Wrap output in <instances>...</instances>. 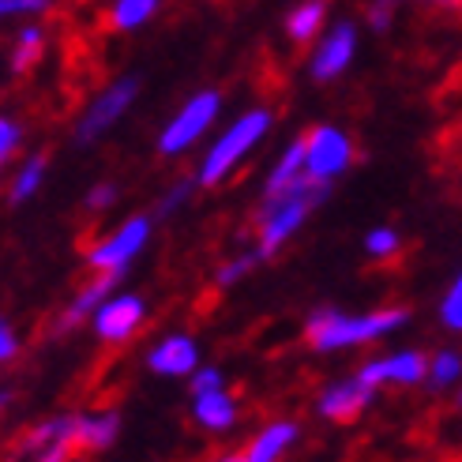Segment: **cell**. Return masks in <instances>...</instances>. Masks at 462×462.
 <instances>
[{"mask_svg":"<svg viewBox=\"0 0 462 462\" xmlns=\"http://www.w3.org/2000/svg\"><path fill=\"white\" fill-rule=\"evenodd\" d=\"M425 373H429L425 354L402 350V354H391V357H380V361H368L361 373H357V380H361L365 387L376 391V387L387 383V380H395V383H421Z\"/></svg>","mask_w":462,"mask_h":462,"instance_id":"30bf717a","label":"cell"},{"mask_svg":"<svg viewBox=\"0 0 462 462\" xmlns=\"http://www.w3.org/2000/svg\"><path fill=\"white\" fill-rule=\"evenodd\" d=\"M373 395H376V391L365 387L357 376H354V380H342V383L328 387V391L319 395V413H323L328 421L350 425V421H357L361 413H365V406L373 402Z\"/></svg>","mask_w":462,"mask_h":462,"instance_id":"8fae6325","label":"cell"},{"mask_svg":"<svg viewBox=\"0 0 462 462\" xmlns=\"http://www.w3.org/2000/svg\"><path fill=\"white\" fill-rule=\"evenodd\" d=\"M42 177H45V154H34L27 166H23V173L15 177V184H12V203H27L38 192Z\"/></svg>","mask_w":462,"mask_h":462,"instance_id":"7402d4cb","label":"cell"},{"mask_svg":"<svg viewBox=\"0 0 462 462\" xmlns=\"http://www.w3.org/2000/svg\"><path fill=\"white\" fill-rule=\"evenodd\" d=\"M354 162V143L350 135L331 128V125H319L309 140H305V177L319 180V184H331L338 173L350 170Z\"/></svg>","mask_w":462,"mask_h":462,"instance_id":"277c9868","label":"cell"},{"mask_svg":"<svg viewBox=\"0 0 462 462\" xmlns=\"http://www.w3.org/2000/svg\"><path fill=\"white\" fill-rule=\"evenodd\" d=\"M5 328H8V323H5V316H0V331H5Z\"/></svg>","mask_w":462,"mask_h":462,"instance_id":"d590c367","label":"cell"},{"mask_svg":"<svg viewBox=\"0 0 462 462\" xmlns=\"http://www.w3.org/2000/svg\"><path fill=\"white\" fill-rule=\"evenodd\" d=\"M143 316H147L143 297H135V293L106 297V301L98 305V312H95V331L106 342H125V338H132L135 331H140Z\"/></svg>","mask_w":462,"mask_h":462,"instance_id":"ba28073f","label":"cell"},{"mask_svg":"<svg viewBox=\"0 0 462 462\" xmlns=\"http://www.w3.org/2000/svg\"><path fill=\"white\" fill-rule=\"evenodd\" d=\"M297 440V425L293 421H274L267 425L256 440H252V448L245 451L248 462H279V455Z\"/></svg>","mask_w":462,"mask_h":462,"instance_id":"2e32d148","label":"cell"},{"mask_svg":"<svg viewBox=\"0 0 462 462\" xmlns=\"http://www.w3.org/2000/svg\"><path fill=\"white\" fill-rule=\"evenodd\" d=\"M42 45H45V34L42 27H23L19 38H15V50H12V72H31L34 60L42 57Z\"/></svg>","mask_w":462,"mask_h":462,"instance_id":"d6986e66","label":"cell"},{"mask_svg":"<svg viewBox=\"0 0 462 462\" xmlns=\"http://www.w3.org/2000/svg\"><path fill=\"white\" fill-rule=\"evenodd\" d=\"M458 373H462L458 354H455V350H440V354H436V357L429 361L425 380H429V387H432V391H444V387H451V383L458 380Z\"/></svg>","mask_w":462,"mask_h":462,"instance_id":"44dd1931","label":"cell"},{"mask_svg":"<svg viewBox=\"0 0 462 462\" xmlns=\"http://www.w3.org/2000/svg\"><path fill=\"white\" fill-rule=\"evenodd\" d=\"M121 432V418L117 413H83V418H72V448L83 451H106L113 448Z\"/></svg>","mask_w":462,"mask_h":462,"instance_id":"4fadbf2b","label":"cell"},{"mask_svg":"<svg viewBox=\"0 0 462 462\" xmlns=\"http://www.w3.org/2000/svg\"><path fill=\"white\" fill-rule=\"evenodd\" d=\"M19 140H23V132H19V125H12V121H5L0 117V166L12 158V151L19 147Z\"/></svg>","mask_w":462,"mask_h":462,"instance_id":"83f0119b","label":"cell"},{"mask_svg":"<svg viewBox=\"0 0 462 462\" xmlns=\"http://www.w3.org/2000/svg\"><path fill=\"white\" fill-rule=\"evenodd\" d=\"M45 8H50V0H0V19L23 12H45Z\"/></svg>","mask_w":462,"mask_h":462,"instance_id":"f546056e","label":"cell"},{"mask_svg":"<svg viewBox=\"0 0 462 462\" xmlns=\"http://www.w3.org/2000/svg\"><path fill=\"white\" fill-rule=\"evenodd\" d=\"M68 462H79V458H68Z\"/></svg>","mask_w":462,"mask_h":462,"instance_id":"8d00e7d4","label":"cell"},{"mask_svg":"<svg viewBox=\"0 0 462 462\" xmlns=\"http://www.w3.org/2000/svg\"><path fill=\"white\" fill-rule=\"evenodd\" d=\"M365 248H368V256L387 260V256H395L399 252V234L395 229H373V234L365 237Z\"/></svg>","mask_w":462,"mask_h":462,"instance_id":"cb8c5ba5","label":"cell"},{"mask_svg":"<svg viewBox=\"0 0 462 462\" xmlns=\"http://www.w3.org/2000/svg\"><path fill=\"white\" fill-rule=\"evenodd\" d=\"M192 380H189V391H192V395H203V391H215V387H222V373H218V368H192V373H189Z\"/></svg>","mask_w":462,"mask_h":462,"instance_id":"4316f807","label":"cell"},{"mask_svg":"<svg viewBox=\"0 0 462 462\" xmlns=\"http://www.w3.org/2000/svg\"><path fill=\"white\" fill-rule=\"evenodd\" d=\"M151 237V218H132L125 222L117 234H109L102 245H95L87 252V263L95 267V271H125L135 256H140V248L147 245Z\"/></svg>","mask_w":462,"mask_h":462,"instance_id":"52a82bcc","label":"cell"},{"mask_svg":"<svg viewBox=\"0 0 462 462\" xmlns=\"http://www.w3.org/2000/svg\"><path fill=\"white\" fill-rule=\"evenodd\" d=\"M267 128H271V113L267 109H252V113H245L241 121L229 125L226 135L211 151H207L203 166H199V184H203V189H215L218 180H226V173L234 170L237 162L267 135Z\"/></svg>","mask_w":462,"mask_h":462,"instance_id":"3957f363","label":"cell"},{"mask_svg":"<svg viewBox=\"0 0 462 462\" xmlns=\"http://www.w3.org/2000/svg\"><path fill=\"white\" fill-rule=\"evenodd\" d=\"M323 15H328V8H323V0H305V5H297L290 15H286V34L297 42V45H309L319 27H323Z\"/></svg>","mask_w":462,"mask_h":462,"instance_id":"e0dca14e","label":"cell"},{"mask_svg":"<svg viewBox=\"0 0 462 462\" xmlns=\"http://www.w3.org/2000/svg\"><path fill=\"white\" fill-rule=\"evenodd\" d=\"M218 106H222L218 90H199V95L166 125V132H162V140H158V151L166 154V158L189 151V147L199 140V135L211 128V121L218 117Z\"/></svg>","mask_w":462,"mask_h":462,"instance_id":"5b68a950","label":"cell"},{"mask_svg":"<svg viewBox=\"0 0 462 462\" xmlns=\"http://www.w3.org/2000/svg\"><path fill=\"white\" fill-rule=\"evenodd\" d=\"M189 189H192V184H189V180H180V184H173V189H170V196H166V199H162V203H158V218H170V215L177 211V207H180L184 199H189Z\"/></svg>","mask_w":462,"mask_h":462,"instance_id":"f1b7e54d","label":"cell"},{"mask_svg":"<svg viewBox=\"0 0 462 462\" xmlns=\"http://www.w3.org/2000/svg\"><path fill=\"white\" fill-rule=\"evenodd\" d=\"M121 274H125V271H102L95 282H87V286L79 290L76 301L64 309V316H60V331H72V328H79V323H83V319H87V316L95 312V309L106 301V297H109V290L121 282Z\"/></svg>","mask_w":462,"mask_h":462,"instance_id":"5bb4252c","label":"cell"},{"mask_svg":"<svg viewBox=\"0 0 462 462\" xmlns=\"http://www.w3.org/2000/svg\"><path fill=\"white\" fill-rule=\"evenodd\" d=\"M192 399H196L192 413H196V421H199L203 429H211V432L234 429V421H237V402L229 399L222 387L203 391V395H192Z\"/></svg>","mask_w":462,"mask_h":462,"instance_id":"9a60e30c","label":"cell"},{"mask_svg":"<svg viewBox=\"0 0 462 462\" xmlns=\"http://www.w3.org/2000/svg\"><path fill=\"white\" fill-rule=\"evenodd\" d=\"M328 184L319 180H309V177H297L293 184H286V189H274L263 196L260 211H256V229H260V245H256V256L260 260H271L274 252H279L297 229H301V222L316 211V207L328 199Z\"/></svg>","mask_w":462,"mask_h":462,"instance_id":"6da1fadb","label":"cell"},{"mask_svg":"<svg viewBox=\"0 0 462 462\" xmlns=\"http://www.w3.org/2000/svg\"><path fill=\"white\" fill-rule=\"evenodd\" d=\"M8 402H12V395H8V391H0V410H5Z\"/></svg>","mask_w":462,"mask_h":462,"instance_id":"836d02e7","label":"cell"},{"mask_svg":"<svg viewBox=\"0 0 462 462\" xmlns=\"http://www.w3.org/2000/svg\"><path fill=\"white\" fill-rule=\"evenodd\" d=\"M410 319V309H380L373 316H346L338 309H316L305 323L309 346L319 354L342 350V346H361V342H376L391 335L395 328Z\"/></svg>","mask_w":462,"mask_h":462,"instance_id":"7a4b0ae2","label":"cell"},{"mask_svg":"<svg viewBox=\"0 0 462 462\" xmlns=\"http://www.w3.org/2000/svg\"><path fill=\"white\" fill-rule=\"evenodd\" d=\"M256 263H263V260L256 256V248H252V252H241L237 260H229L226 267H218V274H215V279H218V286H229V282L245 279V274H248L252 267H256Z\"/></svg>","mask_w":462,"mask_h":462,"instance_id":"603a6c76","label":"cell"},{"mask_svg":"<svg viewBox=\"0 0 462 462\" xmlns=\"http://www.w3.org/2000/svg\"><path fill=\"white\" fill-rule=\"evenodd\" d=\"M147 365H151V373H158V376H189L192 368L199 365V350H196V342L189 335H170L151 350Z\"/></svg>","mask_w":462,"mask_h":462,"instance_id":"7c38bea8","label":"cell"},{"mask_svg":"<svg viewBox=\"0 0 462 462\" xmlns=\"http://www.w3.org/2000/svg\"><path fill=\"white\" fill-rule=\"evenodd\" d=\"M354 45H357V31H354V23H335V27L328 31V38L319 42V50L312 57V79L316 83H328L335 76H342L346 68H350L354 60Z\"/></svg>","mask_w":462,"mask_h":462,"instance_id":"9c48e42d","label":"cell"},{"mask_svg":"<svg viewBox=\"0 0 462 462\" xmlns=\"http://www.w3.org/2000/svg\"><path fill=\"white\" fill-rule=\"evenodd\" d=\"M218 462H248V458H245V451H229V455H222Z\"/></svg>","mask_w":462,"mask_h":462,"instance_id":"d6a6232c","label":"cell"},{"mask_svg":"<svg viewBox=\"0 0 462 462\" xmlns=\"http://www.w3.org/2000/svg\"><path fill=\"white\" fill-rule=\"evenodd\" d=\"M15 350H19V342H15V335L5 328L0 331V361H8V357H15Z\"/></svg>","mask_w":462,"mask_h":462,"instance_id":"1f68e13d","label":"cell"},{"mask_svg":"<svg viewBox=\"0 0 462 462\" xmlns=\"http://www.w3.org/2000/svg\"><path fill=\"white\" fill-rule=\"evenodd\" d=\"M395 5L399 0H373V8H368V27L376 34H383L391 27V19H395Z\"/></svg>","mask_w":462,"mask_h":462,"instance_id":"484cf974","label":"cell"},{"mask_svg":"<svg viewBox=\"0 0 462 462\" xmlns=\"http://www.w3.org/2000/svg\"><path fill=\"white\" fill-rule=\"evenodd\" d=\"M135 95H140V79H135V76H125V79L113 83L109 90H102V95L90 102V109L79 117V125H76V143L87 147V143H95L102 132H109L113 125L125 117V109L132 106Z\"/></svg>","mask_w":462,"mask_h":462,"instance_id":"8992f818","label":"cell"},{"mask_svg":"<svg viewBox=\"0 0 462 462\" xmlns=\"http://www.w3.org/2000/svg\"><path fill=\"white\" fill-rule=\"evenodd\" d=\"M113 199H117V189H113V184H98V189L87 196V207L90 211H106V207H113Z\"/></svg>","mask_w":462,"mask_h":462,"instance_id":"4dcf8cb0","label":"cell"},{"mask_svg":"<svg viewBox=\"0 0 462 462\" xmlns=\"http://www.w3.org/2000/svg\"><path fill=\"white\" fill-rule=\"evenodd\" d=\"M162 0H117L113 5V27L117 31H135V27H143V23L158 12Z\"/></svg>","mask_w":462,"mask_h":462,"instance_id":"ffe728a7","label":"cell"},{"mask_svg":"<svg viewBox=\"0 0 462 462\" xmlns=\"http://www.w3.org/2000/svg\"><path fill=\"white\" fill-rule=\"evenodd\" d=\"M440 319H444V328L458 331L462 328V282L455 279L451 290L444 293V305H440Z\"/></svg>","mask_w":462,"mask_h":462,"instance_id":"d4e9b609","label":"cell"},{"mask_svg":"<svg viewBox=\"0 0 462 462\" xmlns=\"http://www.w3.org/2000/svg\"><path fill=\"white\" fill-rule=\"evenodd\" d=\"M432 5H455V0H432Z\"/></svg>","mask_w":462,"mask_h":462,"instance_id":"e575fe53","label":"cell"},{"mask_svg":"<svg viewBox=\"0 0 462 462\" xmlns=\"http://www.w3.org/2000/svg\"><path fill=\"white\" fill-rule=\"evenodd\" d=\"M297 177H305V140H297V143L286 147V154L279 158V166H274L271 177H267V192L286 189V184H293Z\"/></svg>","mask_w":462,"mask_h":462,"instance_id":"ac0fdd59","label":"cell"}]
</instances>
